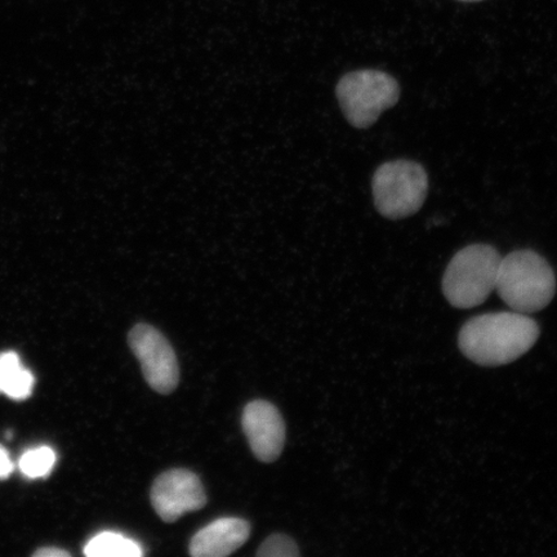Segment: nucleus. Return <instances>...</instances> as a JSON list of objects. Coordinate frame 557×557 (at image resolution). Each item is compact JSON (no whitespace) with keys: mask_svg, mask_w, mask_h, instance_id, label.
Instances as JSON below:
<instances>
[{"mask_svg":"<svg viewBox=\"0 0 557 557\" xmlns=\"http://www.w3.org/2000/svg\"><path fill=\"white\" fill-rule=\"evenodd\" d=\"M540 325L527 313L491 312L472 318L458 334L459 350L483 367L510 364L537 343Z\"/></svg>","mask_w":557,"mask_h":557,"instance_id":"obj_1","label":"nucleus"},{"mask_svg":"<svg viewBox=\"0 0 557 557\" xmlns=\"http://www.w3.org/2000/svg\"><path fill=\"white\" fill-rule=\"evenodd\" d=\"M496 289L512 310L528 315L552 304L556 276L549 263L534 250H515L500 260Z\"/></svg>","mask_w":557,"mask_h":557,"instance_id":"obj_2","label":"nucleus"},{"mask_svg":"<svg viewBox=\"0 0 557 557\" xmlns=\"http://www.w3.org/2000/svg\"><path fill=\"white\" fill-rule=\"evenodd\" d=\"M498 250L487 244H472L453 257L443 277V294L453 308L472 309L484 304L496 289Z\"/></svg>","mask_w":557,"mask_h":557,"instance_id":"obj_3","label":"nucleus"},{"mask_svg":"<svg viewBox=\"0 0 557 557\" xmlns=\"http://www.w3.org/2000/svg\"><path fill=\"white\" fill-rule=\"evenodd\" d=\"M339 107L355 128L371 127L387 109L400 99L394 76L380 70H358L341 78L336 88Z\"/></svg>","mask_w":557,"mask_h":557,"instance_id":"obj_4","label":"nucleus"},{"mask_svg":"<svg viewBox=\"0 0 557 557\" xmlns=\"http://www.w3.org/2000/svg\"><path fill=\"white\" fill-rule=\"evenodd\" d=\"M374 206L388 220L420 211L429 193V176L420 163L393 160L379 166L372 183Z\"/></svg>","mask_w":557,"mask_h":557,"instance_id":"obj_5","label":"nucleus"},{"mask_svg":"<svg viewBox=\"0 0 557 557\" xmlns=\"http://www.w3.org/2000/svg\"><path fill=\"white\" fill-rule=\"evenodd\" d=\"M128 344L149 386L162 395L173 393L178 386L180 368L169 339L154 326L137 324L128 334Z\"/></svg>","mask_w":557,"mask_h":557,"instance_id":"obj_6","label":"nucleus"},{"mask_svg":"<svg viewBox=\"0 0 557 557\" xmlns=\"http://www.w3.org/2000/svg\"><path fill=\"white\" fill-rule=\"evenodd\" d=\"M151 505L165 522L177 521L186 512L198 511L207 504L203 483L197 473L185 469L165 471L151 487Z\"/></svg>","mask_w":557,"mask_h":557,"instance_id":"obj_7","label":"nucleus"},{"mask_svg":"<svg viewBox=\"0 0 557 557\" xmlns=\"http://www.w3.org/2000/svg\"><path fill=\"white\" fill-rule=\"evenodd\" d=\"M242 426L250 449L262 462H274L281 457L285 444V423L273 404L250 401L244 408Z\"/></svg>","mask_w":557,"mask_h":557,"instance_id":"obj_8","label":"nucleus"},{"mask_svg":"<svg viewBox=\"0 0 557 557\" xmlns=\"http://www.w3.org/2000/svg\"><path fill=\"white\" fill-rule=\"evenodd\" d=\"M249 522L238 518H222L211 522L194 535L190 555L194 557H225L247 542Z\"/></svg>","mask_w":557,"mask_h":557,"instance_id":"obj_9","label":"nucleus"},{"mask_svg":"<svg viewBox=\"0 0 557 557\" xmlns=\"http://www.w3.org/2000/svg\"><path fill=\"white\" fill-rule=\"evenodd\" d=\"M34 375L21 363L16 352L0 355V393L13 400L29 398L34 388Z\"/></svg>","mask_w":557,"mask_h":557,"instance_id":"obj_10","label":"nucleus"},{"mask_svg":"<svg viewBox=\"0 0 557 557\" xmlns=\"http://www.w3.org/2000/svg\"><path fill=\"white\" fill-rule=\"evenodd\" d=\"M89 557H138L143 555L138 543L114 532H103L95 535L86 547Z\"/></svg>","mask_w":557,"mask_h":557,"instance_id":"obj_11","label":"nucleus"},{"mask_svg":"<svg viewBox=\"0 0 557 557\" xmlns=\"http://www.w3.org/2000/svg\"><path fill=\"white\" fill-rule=\"evenodd\" d=\"M55 463V453L50 447L26 450L20 458L18 468L27 479H39L50 475Z\"/></svg>","mask_w":557,"mask_h":557,"instance_id":"obj_12","label":"nucleus"},{"mask_svg":"<svg viewBox=\"0 0 557 557\" xmlns=\"http://www.w3.org/2000/svg\"><path fill=\"white\" fill-rule=\"evenodd\" d=\"M298 555L296 542L284 534L270 535L257 552V556L261 557H296Z\"/></svg>","mask_w":557,"mask_h":557,"instance_id":"obj_13","label":"nucleus"},{"mask_svg":"<svg viewBox=\"0 0 557 557\" xmlns=\"http://www.w3.org/2000/svg\"><path fill=\"white\" fill-rule=\"evenodd\" d=\"M13 469H15V465H13L9 451L0 447V480L9 478Z\"/></svg>","mask_w":557,"mask_h":557,"instance_id":"obj_14","label":"nucleus"},{"mask_svg":"<svg viewBox=\"0 0 557 557\" xmlns=\"http://www.w3.org/2000/svg\"><path fill=\"white\" fill-rule=\"evenodd\" d=\"M35 556H38V557H67L70 556V554L67 552H64V549H60V548H51V547H48V548H44V549H39V552L35 553L34 554Z\"/></svg>","mask_w":557,"mask_h":557,"instance_id":"obj_15","label":"nucleus"},{"mask_svg":"<svg viewBox=\"0 0 557 557\" xmlns=\"http://www.w3.org/2000/svg\"><path fill=\"white\" fill-rule=\"evenodd\" d=\"M461 2H480V0H461Z\"/></svg>","mask_w":557,"mask_h":557,"instance_id":"obj_16","label":"nucleus"}]
</instances>
